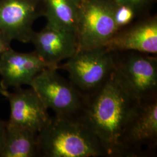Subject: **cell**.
I'll return each instance as SVG.
<instances>
[{
    "mask_svg": "<svg viewBox=\"0 0 157 157\" xmlns=\"http://www.w3.org/2000/svg\"><path fill=\"white\" fill-rule=\"evenodd\" d=\"M139 103L113 71L104 86L86 98L78 121L95 135L105 157H124V133Z\"/></svg>",
    "mask_w": 157,
    "mask_h": 157,
    "instance_id": "obj_1",
    "label": "cell"
},
{
    "mask_svg": "<svg viewBox=\"0 0 157 157\" xmlns=\"http://www.w3.org/2000/svg\"><path fill=\"white\" fill-rule=\"evenodd\" d=\"M56 69L69 73V78L85 98L101 88L114 69L112 51L105 47L80 50Z\"/></svg>",
    "mask_w": 157,
    "mask_h": 157,
    "instance_id": "obj_4",
    "label": "cell"
},
{
    "mask_svg": "<svg viewBox=\"0 0 157 157\" xmlns=\"http://www.w3.org/2000/svg\"><path fill=\"white\" fill-rule=\"evenodd\" d=\"M112 52L114 73L124 89L139 102L157 98V56L134 51Z\"/></svg>",
    "mask_w": 157,
    "mask_h": 157,
    "instance_id": "obj_3",
    "label": "cell"
},
{
    "mask_svg": "<svg viewBox=\"0 0 157 157\" xmlns=\"http://www.w3.org/2000/svg\"><path fill=\"white\" fill-rule=\"evenodd\" d=\"M8 90H4L3 89H2V87L0 86V94L1 95H3L6 98V95L8 94Z\"/></svg>",
    "mask_w": 157,
    "mask_h": 157,
    "instance_id": "obj_19",
    "label": "cell"
},
{
    "mask_svg": "<svg viewBox=\"0 0 157 157\" xmlns=\"http://www.w3.org/2000/svg\"><path fill=\"white\" fill-rule=\"evenodd\" d=\"M114 19L118 30L133 22L137 17L135 11L130 6L124 4H115Z\"/></svg>",
    "mask_w": 157,
    "mask_h": 157,
    "instance_id": "obj_15",
    "label": "cell"
},
{
    "mask_svg": "<svg viewBox=\"0 0 157 157\" xmlns=\"http://www.w3.org/2000/svg\"><path fill=\"white\" fill-rule=\"evenodd\" d=\"M57 71L56 68L44 69L34 78L30 87L55 115L78 121L86 98Z\"/></svg>",
    "mask_w": 157,
    "mask_h": 157,
    "instance_id": "obj_5",
    "label": "cell"
},
{
    "mask_svg": "<svg viewBox=\"0 0 157 157\" xmlns=\"http://www.w3.org/2000/svg\"><path fill=\"white\" fill-rule=\"evenodd\" d=\"M81 0H42L46 25L76 34Z\"/></svg>",
    "mask_w": 157,
    "mask_h": 157,
    "instance_id": "obj_13",
    "label": "cell"
},
{
    "mask_svg": "<svg viewBox=\"0 0 157 157\" xmlns=\"http://www.w3.org/2000/svg\"><path fill=\"white\" fill-rule=\"evenodd\" d=\"M7 129V121L0 119V157L4 146Z\"/></svg>",
    "mask_w": 157,
    "mask_h": 157,
    "instance_id": "obj_18",
    "label": "cell"
},
{
    "mask_svg": "<svg viewBox=\"0 0 157 157\" xmlns=\"http://www.w3.org/2000/svg\"><path fill=\"white\" fill-rule=\"evenodd\" d=\"M43 15L42 0H0V32L12 41L29 43L34 23Z\"/></svg>",
    "mask_w": 157,
    "mask_h": 157,
    "instance_id": "obj_8",
    "label": "cell"
},
{
    "mask_svg": "<svg viewBox=\"0 0 157 157\" xmlns=\"http://www.w3.org/2000/svg\"><path fill=\"white\" fill-rule=\"evenodd\" d=\"M11 42V40L0 32V56L12 48Z\"/></svg>",
    "mask_w": 157,
    "mask_h": 157,
    "instance_id": "obj_17",
    "label": "cell"
},
{
    "mask_svg": "<svg viewBox=\"0 0 157 157\" xmlns=\"http://www.w3.org/2000/svg\"><path fill=\"white\" fill-rule=\"evenodd\" d=\"M6 98L11 109L8 124L38 133L49 122L48 109L31 87L27 89L21 87L13 92L8 91Z\"/></svg>",
    "mask_w": 157,
    "mask_h": 157,
    "instance_id": "obj_9",
    "label": "cell"
},
{
    "mask_svg": "<svg viewBox=\"0 0 157 157\" xmlns=\"http://www.w3.org/2000/svg\"><path fill=\"white\" fill-rule=\"evenodd\" d=\"M39 157H105L95 135L78 121L55 115L37 134Z\"/></svg>",
    "mask_w": 157,
    "mask_h": 157,
    "instance_id": "obj_2",
    "label": "cell"
},
{
    "mask_svg": "<svg viewBox=\"0 0 157 157\" xmlns=\"http://www.w3.org/2000/svg\"><path fill=\"white\" fill-rule=\"evenodd\" d=\"M118 4H124L130 6L136 14L137 19L148 14L156 0H112Z\"/></svg>",
    "mask_w": 157,
    "mask_h": 157,
    "instance_id": "obj_16",
    "label": "cell"
},
{
    "mask_svg": "<svg viewBox=\"0 0 157 157\" xmlns=\"http://www.w3.org/2000/svg\"><path fill=\"white\" fill-rule=\"evenodd\" d=\"M105 47L111 51H134L157 55V15L141 17L118 30Z\"/></svg>",
    "mask_w": 157,
    "mask_h": 157,
    "instance_id": "obj_10",
    "label": "cell"
},
{
    "mask_svg": "<svg viewBox=\"0 0 157 157\" xmlns=\"http://www.w3.org/2000/svg\"><path fill=\"white\" fill-rule=\"evenodd\" d=\"M47 67L34 51L20 52L12 48L0 56V86L4 90L30 86L34 78Z\"/></svg>",
    "mask_w": 157,
    "mask_h": 157,
    "instance_id": "obj_12",
    "label": "cell"
},
{
    "mask_svg": "<svg viewBox=\"0 0 157 157\" xmlns=\"http://www.w3.org/2000/svg\"><path fill=\"white\" fill-rule=\"evenodd\" d=\"M124 157H151L157 147V98L140 102L125 129Z\"/></svg>",
    "mask_w": 157,
    "mask_h": 157,
    "instance_id": "obj_7",
    "label": "cell"
},
{
    "mask_svg": "<svg viewBox=\"0 0 157 157\" xmlns=\"http://www.w3.org/2000/svg\"><path fill=\"white\" fill-rule=\"evenodd\" d=\"M112 0H81L76 35L78 50L105 47L118 29Z\"/></svg>",
    "mask_w": 157,
    "mask_h": 157,
    "instance_id": "obj_6",
    "label": "cell"
},
{
    "mask_svg": "<svg viewBox=\"0 0 157 157\" xmlns=\"http://www.w3.org/2000/svg\"><path fill=\"white\" fill-rule=\"evenodd\" d=\"M37 134L7 123L6 140L1 157H39Z\"/></svg>",
    "mask_w": 157,
    "mask_h": 157,
    "instance_id": "obj_14",
    "label": "cell"
},
{
    "mask_svg": "<svg viewBox=\"0 0 157 157\" xmlns=\"http://www.w3.org/2000/svg\"><path fill=\"white\" fill-rule=\"evenodd\" d=\"M30 42L36 53L50 68L56 69L61 61L71 58L78 50L76 34L47 25L40 32L34 31Z\"/></svg>",
    "mask_w": 157,
    "mask_h": 157,
    "instance_id": "obj_11",
    "label": "cell"
}]
</instances>
